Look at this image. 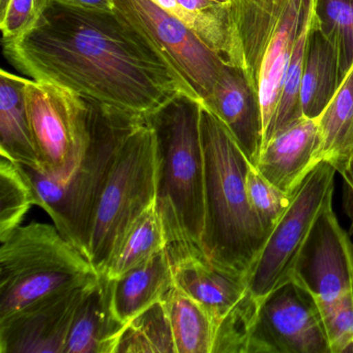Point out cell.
<instances>
[{
	"label": "cell",
	"instance_id": "obj_1",
	"mask_svg": "<svg viewBox=\"0 0 353 353\" xmlns=\"http://www.w3.org/2000/svg\"><path fill=\"white\" fill-rule=\"evenodd\" d=\"M3 42L8 61L24 75L121 110L146 115L179 94L198 99L152 42L115 12L51 0L34 28Z\"/></svg>",
	"mask_w": 353,
	"mask_h": 353
},
{
	"label": "cell",
	"instance_id": "obj_2",
	"mask_svg": "<svg viewBox=\"0 0 353 353\" xmlns=\"http://www.w3.org/2000/svg\"><path fill=\"white\" fill-rule=\"evenodd\" d=\"M204 156V229L202 252L210 263L247 282L268 234L247 192L253 165L226 125L201 107Z\"/></svg>",
	"mask_w": 353,
	"mask_h": 353
},
{
	"label": "cell",
	"instance_id": "obj_3",
	"mask_svg": "<svg viewBox=\"0 0 353 353\" xmlns=\"http://www.w3.org/2000/svg\"><path fill=\"white\" fill-rule=\"evenodd\" d=\"M201 107L198 99L179 94L144 115L156 139L157 206L173 255L204 257Z\"/></svg>",
	"mask_w": 353,
	"mask_h": 353
},
{
	"label": "cell",
	"instance_id": "obj_4",
	"mask_svg": "<svg viewBox=\"0 0 353 353\" xmlns=\"http://www.w3.org/2000/svg\"><path fill=\"white\" fill-rule=\"evenodd\" d=\"M86 100V99H85ZM90 142L71 179L59 183L40 171L24 167L34 185L37 205L55 227L86 257L97 208L117 152L144 115L88 100Z\"/></svg>",
	"mask_w": 353,
	"mask_h": 353
},
{
	"label": "cell",
	"instance_id": "obj_5",
	"mask_svg": "<svg viewBox=\"0 0 353 353\" xmlns=\"http://www.w3.org/2000/svg\"><path fill=\"white\" fill-rule=\"evenodd\" d=\"M0 243V320L45 295L100 276L55 225H21Z\"/></svg>",
	"mask_w": 353,
	"mask_h": 353
},
{
	"label": "cell",
	"instance_id": "obj_6",
	"mask_svg": "<svg viewBox=\"0 0 353 353\" xmlns=\"http://www.w3.org/2000/svg\"><path fill=\"white\" fill-rule=\"evenodd\" d=\"M313 3L314 0L231 3L245 70L261 100L263 144L274 125L287 65L299 39L309 30Z\"/></svg>",
	"mask_w": 353,
	"mask_h": 353
},
{
	"label": "cell",
	"instance_id": "obj_7",
	"mask_svg": "<svg viewBox=\"0 0 353 353\" xmlns=\"http://www.w3.org/2000/svg\"><path fill=\"white\" fill-rule=\"evenodd\" d=\"M156 139L145 117L123 140L105 183L86 258L103 276L132 225L157 199Z\"/></svg>",
	"mask_w": 353,
	"mask_h": 353
},
{
	"label": "cell",
	"instance_id": "obj_8",
	"mask_svg": "<svg viewBox=\"0 0 353 353\" xmlns=\"http://www.w3.org/2000/svg\"><path fill=\"white\" fill-rule=\"evenodd\" d=\"M26 98L40 172L67 183L90 142L88 100L55 84L28 79Z\"/></svg>",
	"mask_w": 353,
	"mask_h": 353
},
{
	"label": "cell",
	"instance_id": "obj_9",
	"mask_svg": "<svg viewBox=\"0 0 353 353\" xmlns=\"http://www.w3.org/2000/svg\"><path fill=\"white\" fill-rule=\"evenodd\" d=\"M336 173L326 161L316 165L268 234L247 280L248 289L259 305L274 289L291 280L295 260L316 218L326 200L334 196Z\"/></svg>",
	"mask_w": 353,
	"mask_h": 353
},
{
	"label": "cell",
	"instance_id": "obj_10",
	"mask_svg": "<svg viewBox=\"0 0 353 353\" xmlns=\"http://www.w3.org/2000/svg\"><path fill=\"white\" fill-rule=\"evenodd\" d=\"M113 3L115 13L152 42L203 103L229 63L154 0H113Z\"/></svg>",
	"mask_w": 353,
	"mask_h": 353
},
{
	"label": "cell",
	"instance_id": "obj_11",
	"mask_svg": "<svg viewBox=\"0 0 353 353\" xmlns=\"http://www.w3.org/2000/svg\"><path fill=\"white\" fill-rule=\"evenodd\" d=\"M248 353H332L315 299L294 281L260 305Z\"/></svg>",
	"mask_w": 353,
	"mask_h": 353
},
{
	"label": "cell",
	"instance_id": "obj_12",
	"mask_svg": "<svg viewBox=\"0 0 353 353\" xmlns=\"http://www.w3.org/2000/svg\"><path fill=\"white\" fill-rule=\"evenodd\" d=\"M318 307L353 291V245L332 208V196L316 218L291 272Z\"/></svg>",
	"mask_w": 353,
	"mask_h": 353
},
{
	"label": "cell",
	"instance_id": "obj_13",
	"mask_svg": "<svg viewBox=\"0 0 353 353\" xmlns=\"http://www.w3.org/2000/svg\"><path fill=\"white\" fill-rule=\"evenodd\" d=\"M100 276L45 295L0 320V353H65L76 312Z\"/></svg>",
	"mask_w": 353,
	"mask_h": 353
},
{
	"label": "cell",
	"instance_id": "obj_14",
	"mask_svg": "<svg viewBox=\"0 0 353 353\" xmlns=\"http://www.w3.org/2000/svg\"><path fill=\"white\" fill-rule=\"evenodd\" d=\"M226 125L254 167L264 139L259 92L243 65H227L212 94L202 103Z\"/></svg>",
	"mask_w": 353,
	"mask_h": 353
},
{
	"label": "cell",
	"instance_id": "obj_15",
	"mask_svg": "<svg viewBox=\"0 0 353 353\" xmlns=\"http://www.w3.org/2000/svg\"><path fill=\"white\" fill-rule=\"evenodd\" d=\"M321 161L317 121L303 117L264 144L255 168L274 187L292 196Z\"/></svg>",
	"mask_w": 353,
	"mask_h": 353
},
{
	"label": "cell",
	"instance_id": "obj_16",
	"mask_svg": "<svg viewBox=\"0 0 353 353\" xmlns=\"http://www.w3.org/2000/svg\"><path fill=\"white\" fill-rule=\"evenodd\" d=\"M171 256L175 286L203 305L216 326L250 294L243 279L216 268L203 256Z\"/></svg>",
	"mask_w": 353,
	"mask_h": 353
},
{
	"label": "cell",
	"instance_id": "obj_17",
	"mask_svg": "<svg viewBox=\"0 0 353 353\" xmlns=\"http://www.w3.org/2000/svg\"><path fill=\"white\" fill-rule=\"evenodd\" d=\"M113 317L125 326L164 299L174 286L173 258L168 248L123 276L108 280Z\"/></svg>",
	"mask_w": 353,
	"mask_h": 353
},
{
	"label": "cell",
	"instance_id": "obj_18",
	"mask_svg": "<svg viewBox=\"0 0 353 353\" xmlns=\"http://www.w3.org/2000/svg\"><path fill=\"white\" fill-rule=\"evenodd\" d=\"M154 1L167 13L181 20L227 63L245 67L231 5H223L214 0Z\"/></svg>",
	"mask_w": 353,
	"mask_h": 353
},
{
	"label": "cell",
	"instance_id": "obj_19",
	"mask_svg": "<svg viewBox=\"0 0 353 353\" xmlns=\"http://www.w3.org/2000/svg\"><path fill=\"white\" fill-rule=\"evenodd\" d=\"M342 85L334 45L313 19L305 40L301 101L303 117L317 121Z\"/></svg>",
	"mask_w": 353,
	"mask_h": 353
},
{
	"label": "cell",
	"instance_id": "obj_20",
	"mask_svg": "<svg viewBox=\"0 0 353 353\" xmlns=\"http://www.w3.org/2000/svg\"><path fill=\"white\" fill-rule=\"evenodd\" d=\"M123 327L111 312L108 279L101 276L76 312L65 353H115Z\"/></svg>",
	"mask_w": 353,
	"mask_h": 353
},
{
	"label": "cell",
	"instance_id": "obj_21",
	"mask_svg": "<svg viewBox=\"0 0 353 353\" xmlns=\"http://www.w3.org/2000/svg\"><path fill=\"white\" fill-rule=\"evenodd\" d=\"M28 79L0 72V156L41 171L26 107Z\"/></svg>",
	"mask_w": 353,
	"mask_h": 353
},
{
	"label": "cell",
	"instance_id": "obj_22",
	"mask_svg": "<svg viewBox=\"0 0 353 353\" xmlns=\"http://www.w3.org/2000/svg\"><path fill=\"white\" fill-rule=\"evenodd\" d=\"M166 234L156 201L136 220L113 254L103 276L115 280L166 249Z\"/></svg>",
	"mask_w": 353,
	"mask_h": 353
},
{
	"label": "cell",
	"instance_id": "obj_23",
	"mask_svg": "<svg viewBox=\"0 0 353 353\" xmlns=\"http://www.w3.org/2000/svg\"><path fill=\"white\" fill-rule=\"evenodd\" d=\"M164 299L176 353H212L216 325L205 307L175 285Z\"/></svg>",
	"mask_w": 353,
	"mask_h": 353
},
{
	"label": "cell",
	"instance_id": "obj_24",
	"mask_svg": "<svg viewBox=\"0 0 353 353\" xmlns=\"http://www.w3.org/2000/svg\"><path fill=\"white\" fill-rule=\"evenodd\" d=\"M317 123L323 161L339 173L353 154V68Z\"/></svg>",
	"mask_w": 353,
	"mask_h": 353
},
{
	"label": "cell",
	"instance_id": "obj_25",
	"mask_svg": "<svg viewBox=\"0 0 353 353\" xmlns=\"http://www.w3.org/2000/svg\"><path fill=\"white\" fill-rule=\"evenodd\" d=\"M176 353L165 299L150 305L121 330L115 353Z\"/></svg>",
	"mask_w": 353,
	"mask_h": 353
},
{
	"label": "cell",
	"instance_id": "obj_26",
	"mask_svg": "<svg viewBox=\"0 0 353 353\" xmlns=\"http://www.w3.org/2000/svg\"><path fill=\"white\" fill-rule=\"evenodd\" d=\"M34 205H37L36 191L26 168L0 156V241L21 226Z\"/></svg>",
	"mask_w": 353,
	"mask_h": 353
},
{
	"label": "cell",
	"instance_id": "obj_27",
	"mask_svg": "<svg viewBox=\"0 0 353 353\" xmlns=\"http://www.w3.org/2000/svg\"><path fill=\"white\" fill-rule=\"evenodd\" d=\"M312 19L338 53L343 83L353 68V0H314Z\"/></svg>",
	"mask_w": 353,
	"mask_h": 353
},
{
	"label": "cell",
	"instance_id": "obj_28",
	"mask_svg": "<svg viewBox=\"0 0 353 353\" xmlns=\"http://www.w3.org/2000/svg\"><path fill=\"white\" fill-rule=\"evenodd\" d=\"M307 34V30L299 39L294 50H293L292 55H291L288 65H287L274 125H272V130L264 141V144L268 140L272 139L274 135L290 127L291 125L303 117V109H301V88Z\"/></svg>",
	"mask_w": 353,
	"mask_h": 353
},
{
	"label": "cell",
	"instance_id": "obj_29",
	"mask_svg": "<svg viewBox=\"0 0 353 353\" xmlns=\"http://www.w3.org/2000/svg\"><path fill=\"white\" fill-rule=\"evenodd\" d=\"M247 192L254 212L259 218L264 230L270 234L288 208L292 196L274 187L254 166L248 171Z\"/></svg>",
	"mask_w": 353,
	"mask_h": 353
},
{
	"label": "cell",
	"instance_id": "obj_30",
	"mask_svg": "<svg viewBox=\"0 0 353 353\" xmlns=\"http://www.w3.org/2000/svg\"><path fill=\"white\" fill-rule=\"evenodd\" d=\"M319 307L332 353H353V291Z\"/></svg>",
	"mask_w": 353,
	"mask_h": 353
},
{
	"label": "cell",
	"instance_id": "obj_31",
	"mask_svg": "<svg viewBox=\"0 0 353 353\" xmlns=\"http://www.w3.org/2000/svg\"><path fill=\"white\" fill-rule=\"evenodd\" d=\"M51 0H0L3 41H13L30 32Z\"/></svg>",
	"mask_w": 353,
	"mask_h": 353
},
{
	"label": "cell",
	"instance_id": "obj_32",
	"mask_svg": "<svg viewBox=\"0 0 353 353\" xmlns=\"http://www.w3.org/2000/svg\"><path fill=\"white\" fill-rule=\"evenodd\" d=\"M344 185H343V208L349 219V234L353 233V154L344 168L340 171Z\"/></svg>",
	"mask_w": 353,
	"mask_h": 353
},
{
	"label": "cell",
	"instance_id": "obj_33",
	"mask_svg": "<svg viewBox=\"0 0 353 353\" xmlns=\"http://www.w3.org/2000/svg\"><path fill=\"white\" fill-rule=\"evenodd\" d=\"M59 3L88 11L114 12L113 0H57Z\"/></svg>",
	"mask_w": 353,
	"mask_h": 353
},
{
	"label": "cell",
	"instance_id": "obj_34",
	"mask_svg": "<svg viewBox=\"0 0 353 353\" xmlns=\"http://www.w3.org/2000/svg\"><path fill=\"white\" fill-rule=\"evenodd\" d=\"M216 3H223V5H231L232 0H214Z\"/></svg>",
	"mask_w": 353,
	"mask_h": 353
}]
</instances>
